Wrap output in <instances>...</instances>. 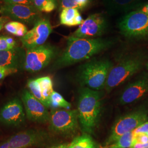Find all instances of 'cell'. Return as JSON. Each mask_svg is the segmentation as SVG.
<instances>
[{"mask_svg":"<svg viewBox=\"0 0 148 148\" xmlns=\"http://www.w3.org/2000/svg\"><path fill=\"white\" fill-rule=\"evenodd\" d=\"M115 43L111 38H84L72 35L67 40V46L62 54L56 61L54 66L62 68L89 59L106 50Z\"/></svg>","mask_w":148,"mask_h":148,"instance_id":"obj_1","label":"cell"},{"mask_svg":"<svg viewBox=\"0 0 148 148\" xmlns=\"http://www.w3.org/2000/svg\"><path fill=\"white\" fill-rule=\"evenodd\" d=\"M101 97L99 90L83 87L79 90L77 111L79 121L85 133H92L97 126L101 114Z\"/></svg>","mask_w":148,"mask_h":148,"instance_id":"obj_2","label":"cell"},{"mask_svg":"<svg viewBox=\"0 0 148 148\" xmlns=\"http://www.w3.org/2000/svg\"><path fill=\"white\" fill-rule=\"evenodd\" d=\"M113 64L108 59H93L79 68L78 77L81 85L95 90L105 88Z\"/></svg>","mask_w":148,"mask_h":148,"instance_id":"obj_3","label":"cell"},{"mask_svg":"<svg viewBox=\"0 0 148 148\" xmlns=\"http://www.w3.org/2000/svg\"><path fill=\"white\" fill-rule=\"evenodd\" d=\"M143 63L142 55L131 54L123 57L111 68L104 88L110 92L121 85L140 70Z\"/></svg>","mask_w":148,"mask_h":148,"instance_id":"obj_4","label":"cell"},{"mask_svg":"<svg viewBox=\"0 0 148 148\" xmlns=\"http://www.w3.org/2000/svg\"><path fill=\"white\" fill-rule=\"evenodd\" d=\"M122 35L128 39L140 40L148 37V14L134 10L124 16L118 25Z\"/></svg>","mask_w":148,"mask_h":148,"instance_id":"obj_5","label":"cell"},{"mask_svg":"<svg viewBox=\"0 0 148 148\" xmlns=\"http://www.w3.org/2000/svg\"><path fill=\"white\" fill-rule=\"evenodd\" d=\"M148 121V107L143 106L120 117L111 129L107 142L111 144L126 133L132 132L136 128Z\"/></svg>","mask_w":148,"mask_h":148,"instance_id":"obj_6","label":"cell"},{"mask_svg":"<svg viewBox=\"0 0 148 148\" xmlns=\"http://www.w3.org/2000/svg\"><path fill=\"white\" fill-rule=\"evenodd\" d=\"M57 49L49 44L27 49L24 69L36 73L46 67L57 55Z\"/></svg>","mask_w":148,"mask_h":148,"instance_id":"obj_7","label":"cell"},{"mask_svg":"<svg viewBox=\"0 0 148 148\" xmlns=\"http://www.w3.org/2000/svg\"><path fill=\"white\" fill-rule=\"evenodd\" d=\"M49 128L54 132L68 134L75 132L79 126L77 110H53L50 112Z\"/></svg>","mask_w":148,"mask_h":148,"instance_id":"obj_8","label":"cell"},{"mask_svg":"<svg viewBox=\"0 0 148 148\" xmlns=\"http://www.w3.org/2000/svg\"><path fill=\"white\" fill-rule=\"evenodd\" d=\"M2 16L21 23L34 25L41 18V14L35 6L5 4L0 8Z\"/></svg>","mask_w":148,"mask_h":148,"instance_id":"obj_9","label":"cell"},{"mask_svg":"<svg viewBox=\"0 0 148 148\" xmlns=\"http://www.w3.org/2000/svg\"><path fill=\"white\" fill-rule=\"evenodd\" d=\"M108 27V21L101 13L90 15L71 35L74 37L93 38L103 35Z\"/></svg>","mask_w":148,"mask_h":148,"instance_id":"obj_10","label":"cell"},{"mask_svg":"<svg viewBox=\"0 0 148 148\" xmlns=\"http://www.w3.org/2000/svg\"><path fill=\"white\" fill-rule=\"evenodd\" d=\"M52 32L49 20L47 18H41L30 31L21 37L23 46L27 50L42 45L46 42Z\"/></svg>","mask_w":148,"mask_h":148,"instance_id":"obj_11","label":"cell"},{"mask_svg":"<svg viewBox=\"0 0 148 148\" xmlns=\"http://www.w3.org/2000/svg\"><path fill=\"white\" fill-rule=\"evenodd\" d=\"M21 99L28 119L32 122L45 123L49 120L50 113L48 108L34 97L28 90H25Z\"/></svg>","mask_w":148,"mask_h":148,"instance_id":"obj_12","label":"cell"},{"mask_svg":"<svg viewBox=\"0 0 148 148\" xmlns=\"http://www.w3.org/2000/svg\"><path fill=\"white\" fill-rule=\"evenodd\" d=\"M148 94V73L142 75L137 79L127 85L119 99L122 105L132 103Z\"/></svg>","mask_w":148,"mask_h":148,"instance_id":"obj_13","label":"cell"},{"mask_svg":"<svg viewBox=\"0 0 148 148\" xmlns=\"http://www.w3.org/2000/svg\"><path fill=\"white\" fill-rule=\"evenodd\" d=\"M25 114L21 101L14 98L8 102L0 111V122L8 126H18L24 123Z\"/></svg>","mask_w":148,"mask_h":148,"instance_id":"obj_14","label":"cell"},{"mask_svg":"<svg viewBox=\"0 0 148 148\" xmlns=\"http://www.w3.org/2000/svg\"><path fill=\"white\" fill-rule=\"evenodd\" d=\"M43 138L42 133L35 130H29L16 134L7 141L10 148H27L39 144Z\"/></svg>","mask_w":148,"mask_h":148,"instance_id":"obj_15","label":"cell"},{"mask_svg":"<svg viewBox=\"0 0 148 148\" xmlns=\"http://www.w3.org/2000/svg\"><path fill=\"white\" fill-rule=\"evenodd\" d=\"M26 52L21 47L0 51V66L19 70L24 68Z\"/></svg>","mask_w":148,"mask_h":148,"instance_id":"obj_16","label":"cell"},{"mask_svg":"<svg viewBox=\"0 0 148 148\" xmlns=\"http://www.w3.org/2000/svg\"><path fill=\"white\" fill-rule=\"evenodd\" d=\"M106 11L111 14L126 13L136 10L140 5L141 0H101Z\"/></svg>","mask_w":148,"mask_h":148,"instance_id":"obj_17","label":"cell"},{"mask_svg":"<svg viewBox=\"0 0 148 148\" xmlns=\"http://www.w3.org/2000/svg\"><path fill=\"white\" fill-rule=\"evenodd\" d=\"M59 19L60 24L67 27L79 25L84 21L79 10L71 8L62 10L60 13Z\"/></svg>","mask_w":148,"mask_h":148,"instance_id":"obj_18","label":"cell"},{"mask_svg":"<svg viewBox=\"0 0 148 148\" xmlns=\"http://www.w3.org/2000/svg\"><path fill=\"white\" fill-rule=\"evenodd\" d=\"M38 82L43 98L45 101V106L47 108L51 106V96L53 93V82L49 76L42 77L37 79Z\"/></svg>","mask_w":148,"mask_h":148,"instance_id":"obj_19","label":"cell"},{"mask_svg":"<svg viewBox=\"0 0 148 148\" xmlns=\"http://www.w3.org/2000/svg\"><path fill=\"white\" fill-rule=\"evenodd\" d=\"M68 148H97V145L88 133L76 137Z\"/></svg>","mask_w":148,"mask_h":148,"instance_id":"obj_20","label":"cell"},{"mask_svg":"<svg viewBox=\"0 0 148 148\" xmlns=\"http://www.w3.org/2000/svg\"><path fill=\"white\" fill-rule=\"evenodd\" d=\"M134 136L133 131L126 133L111 144L109 148H130L134 143Z\"/></svg>","mask_w":148,"mask_h":148,"instance_id":"obj_21","label":"cell"},{"mask_svg":"<svg viewBox=\"0 0 148 148\" xmlns=\"http://www.w3.org/2000/svg\"><path fill=\"white\" fill-rule=\"evenodd\" d=\"M35 7L40 12L50 13L56 9L57 0H32Z\"/></svg>","mask_w":148,"mask_h":148,"instance_id":"obj_22","label":"cell"},{"mask_svg":"<svg viewBox=\"0 0 148 148\" xmlns=\"http://www.w3.org/2000/svg\"><path fill=\"white\" fill-rule=\"evenodd\" d=\"M90 2V0H60V10L68 8L82 10L87 7Z\"/></svg>","mask_w":148,"mask_h":148,"instance_id":"obj_23","label":"cell"},{"mask_svg":"<svg viewBox=\"0 0 148 148\" xmlns=\"http://www.w3.org/2000/svg\"><path fill=\"white\" fill-rule=\"evenodd\" d=\"M50 101L51 106L54 108H62L69 110L71 107L70 103L66 101L60 94L55 91H53L51 95Z\"/></svg>","mask_w":148,"mask_h":148,"instance_id":"obj_24","label":"cell"},{"mask_svg":"<svg viewBox=\"0 0 148 148\" xmlns=\"http://www.w3.org/2000/svg\"><path fill=\"white\" fill-rule=\"evenodd\" d=\"M27 87L30 90V93L37 100L41 102L45 106V101L43 98L41 88L36 79H29L27 82Z\"/></svg>","mask_w":148,"mask_h":148,"instance_id":"obj_25","label":"cell"},{"mask_svg":"<svg viewBox=\"0 0 148 148\" xmlns=\"http://www.w3.org/2000/svg\"><path fill=\"white\" fill-rule=\"evenodd\" d=\"M20 23V22L16 21L8 22L5 25V29L7 32L16 36Z\"/></svg>","mask_w":148,"mask_h":148,"instance_id":"obj_26","label":"cell"},{"mask_svg":"<svg viewBox=\"0 0 148 148\" xmlns=\"http://www.w3.org/2000/svg\"><path fill=\"white\" fill-rule=\"evenodd\" d=\"M5 4L9 5H23L34 6L32 0H3Z\"/></svg>","mask_w":148,"mask_h":148,"instance_id":"obj_27","label":"cell"},{"mask_svg":"<svg viewBox=\"0 0 148 148\" xmlns=\"http://www.w3.org/2000/svg\"><path fill=\"white\" fill-rule=\"evenodd\" d=\"M18 70L16 69H10L5 67L0 66V80L5 78L8 75L15 73Z\"/></svg>","mask_w":148,"mask_h":148,"instance_id":"obj_28","label":"cell"},{"mask_svg":"<svg viewBox=\"0 0 148 148\" xmlns=\"http://www.w3.org/2000/svg\"><path fill=\"white\" fill-rule=\"evenodd\" d=\"M133 132L134 134V135L142 133L147 134L148 132V121L144 122L142 125L136 128L133 131Z\"/></svg>","mask_w":148,"mask_h":148,"instance_id":"obj_29","label":"cell"},{"mask_svg":"<svg viewBox=\"0 0 148 148\" xmlns=\"http://www.w3.org/2000/svg\"><path fill=\"white\" fill-rule=\"evenodd\" d=\"M134 143H148V136L147 134H138L134 135ZM133 143V144H134Z\"/></svg>","mask_w":148,"mask_h":148,"instance_id":"obj_30","label":"cell"},{"mask_svg":"<svg viewBox=\"0 0 148 148\" xmlns=\"http://www.w3.org/2000/svg\"><path fill=\"white\" fill-rule=\"evenodd\" d=\"M14 48L8 44L5 40V36H0V51L8 50Z\"/></svg>","mask_w":148,"mask_h":148,"instance_id":"obj_31","label":"cell"},{"mask_svg":"<svg viewBox=\"0 0 148 148\" xmlns=\"http://www.w3.org/2000/svg\"><path fill=\"white\" fill-rule=\"evenodd\" d=\"M27 32V29L26 26L21 23L19 28L18 29V31L16 32V36L18 37H23Z\"/></svg>","mask_w":148,"mask_h":148,"instance_id":"obj_32","label":"cell"},{"mask_svg":"<svg viewBox=\"0 0 148 148\" xmlns=\"http://www.w3.org/2000/svg\"><path fill=\"white\" fill-rule=\"evenodd\" d=\"M10 21V18L8 17L2 16L0 17V32L2 30V29L5 27V23H7Z\"/></svg>","mask_w":148,"mask_h":148,"instance_id":"obj_33","label":"cell"},{"mask_svg":"<svg viewBox=\"0 0 148 148\" xmlns=\"http://www.w3.org/2000/svg\"><path fill=\"white\" fill-rule=\"evenodd\" d=\"M136 10H138V11L143 12L144 13H147L148 14V2L145 3V4H141L138 7L137 9Z\"/></svg>","mask_w":148,"mask_h":148,"instance_id":"obj_34","label":"cell"},{"mask_svg":"<svg viewBox=\"0 0 148 148\" xmlns=\"http://www.w3.org/2000/svg\"><path fill=\"white\" fill-rule=\"evenodd\" d=\"M148 147V143H135L130 148H146Z\"/></svg>","mask_w":148,"mask_h":148,"instance_id":"obj_35","label":"cell"},{"mask_svg":"<svg viewBox=\"0 0 148 148\" xmlns=\"http://www.w3.org/2000/svg\"><path fill=\"white\" fill-rule=\"evenodd\" d=\"M5 40L8 45H10L12 47L14 48L16 47V41L12 37L10 36H5Z\"/></svg>","mask_w":148,"mask_h":148,"instance_id":"obj_36","label":"cell"},{"mask_svg":"<svg viewBox=\"0 0 148 148\" xmlns=\"http://www.w3.org/2000/svg\"><path fill=\"white\" fill-rule=\"evenodd\" d=\"M0 148H10L8 142L6 140L5 142L1 143L0 144Z\"/></svg>","mask_w":148,"mask_h":148,"instance_id":"obj_37","label":"cell"},{"mask_svg":"<svg viewBox=\"0 0 148 148\" xmlns=\"http://www.w3.org/2000/svg\"><path fill=\"white\" fill-rule=\"evenodd\" d=\"M55 148H68V147H66L65 145H60V146H59L58 147Z\"/></svg>","mask_w":148,"mask_h":148,"instance_id":"obj_38","label":"cell"},{"mask_svg":"<svg viewBox=\"0 0 148 148\" xmlns=\"http://www.w3.org/2000/svg\"><path fill=\"white\" fill-rule=\"evenodd\" d=\"M147 69H148V63L147 64Z\"/></svg>","mask_w":148,"mask_h":148,"instance_id":"obj_39","label":"cell"},{"mask_svg":"<svg viewBox=\"0 0 148 148\" xmlns=\"http://www.w3.org/2000/svg\"><path fill=\"white\" fill-rule=\"evenodd\" d=\"M147 135H148V132L147 133Z\"/></svg>","mask_w":148,"mask_h":148,"instance_id":"obj_40","label":"cell"},{"mask_svg":"<svg viewBox=\"0 0 148 148\" xmlns=\"http://www.w3.org/2000/svg\"><path fill=\"white\" fill-rule=\"evenodd\" d=\"M0 13H1V11H0Z\"/></svg>","mask_w":148,"mask_h":148,"instance_id":"obj_41","label":"cell"},{"mask_svg":"<svg viewBox=\"0 0 148 148\" xmlns=\"http://www.w3.org/2000/svg\"><path fill=\"white\" fill-rule=\"evenodd\" d=\"M148 148V147H147V148Z\"/></svg>","mask_w":148,"mask_h":148,"instance_id":"obj_42","label":"cell"}]
</instances>
